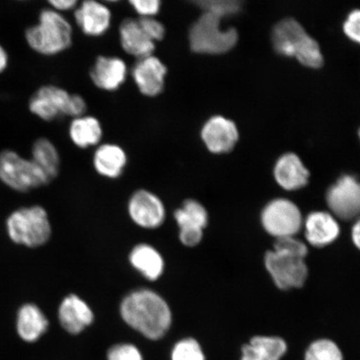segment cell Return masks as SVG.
Masks as SVG:
<instances>
[{
  "label": "cell",
  "instance_id": "obj_1",
  "mask_svg": "<svg viewBox=\"0 0 360 360\" xmlns=\"http://www.w3.org/2000/svg\"><path fill=\"white\" fill-rule=\"evenodd\" d=\"M123 321L146 339L159 340L172 326V312L163 297L148 289L126 295L120 304Z\"/></svg>",
  "mask_w": 360,
  "mask_h": 360
},
{
  "label": "cell",
  "instance_id": "obj_2",
  "mask_svg": "<svg viewBox=\"0 0 360 360\" xmlns=\"http://www.w3.org/2000/svg\"><path fill=\"white\" fill-rule=\"evenodd\" d=\"M26 44L37 55H60L73 44V28L69 20L51 7L40 11L37 22L25 30Z\"/></svg>",
  "mask_w": 360,
  "mask_h": 360
},
{
  "label": "cell",
  "instance_id": "obj_3",
  "mask_svg": "<svg viewBox=\"0 0 360 360\" xmlns=\"http://www.w3.org/2000/svg\"><path fill=\"white\" fill-rule=\"evenodd\" d=\"M0 181L13 191L28 193L48 186L51 180L30 158L4 148L0 150Z\"/></svg>",
  "mask_w": 360,
  "mask_h": 360
},
{
  "label": "cell",
  "instance_id": "obj_4",
  "mask_svg": "<svg viewBox=\"0 0 360 360\" xmlns=\"http://www.w3.org/2000/svg\"><path fill=\"white\" fill-rule=\"evenodd\" d=\"M220 20L211 13H202L193 22L188 36L192 52L200 55H221L236 46L238 38L236 30H223Z\"/></svg>",
  "mask_w": 360,
  "mask_h": 360
},
{
  "label": "cell",
  "instance_id": "obj_5",
  "mask_svg": "<svg viewBox=\"0 0 360 360\" xmlns=\"http://www.w3.org/2000/svg\"><path fill=\"white\" fill-rule=\"evenodd\" d=\"M6 224L13 243L33 249L46 244L52 235L46 210L39 205L15 210L8 216Z\"/></svg>",
  "mask_w": 360,
  "mask_h": 360
},
{
  "label": "cell",
  "instance_id": "obj_6",
  "mask_svg": "<svg viewBox=\"0 0 360 360\" xmlns=\"http://www.w3.org/2000/svg\"><path fill=\"white\" fill-rule=\"evenodd\" d=\"M261 223L265 231L276 238L295 236L304 224L298 206L285 199L269 202L261 214Z\"/></svg>",
  "mask_w": 360,
  "mask_h": 360
},
{
  "label": "cell",
  "instance_id": "obj_7",
  "mask_svg": "<svg viewBox=\"0 0 360 360\" xmlns=\"http://www.w3.org/2000/svg\"><path fill=\"white\" fill-rule=\"evenodd\" d=\"M72 94L55 84H44L31 94L27 103L30 114L44 122L68 115Z\"/></svg>",
  "mask_w": 360,
  "mask_h": 360
},
{
  "label": "cell",
  "instance_id": "obj_8",
  "mask_svg": "<svg viewBox=\"0 0 360 360\" xmlns=\"http://www.w3.org/2000/svg\"><path fill=\"white\" fill-rule=\"evenodd\" d=\"M264 264L278 289L301 288L307 280L308 267L304 259L273 250L265 255Z\"/></svg>",
  "mask_w": 360,
  "mask_h": 360
},
{
  "label": "cell",
  "instance_id": "obj_9",
  "mask_svg": "<svg viewBox=\"0 0 360 360\" xmlns=\"http://www.w3.org/2000/svg\"><path fill=\"white\" fill-rule=\"evenodd\" d=\"M326 202L333 215L342 220H352L360 216V182L345 174L328 188Z\"/></svg>",
  "mask_w": 360,
  "mask_h": 360
},
{
  "label": "cell",
  "instance_id": "obj_10",
  "mask_svg": "<svg viewBox=\"0 0 360 360\" xmlns=\"http://www.w3.org/2000/svg\"><path fill=\"white\" fill-rule=\"evenodd\" d=\"M174 216L179 229L180 242L187 247L199 245L209 222V214L204 205L195 200H186L175 210Z\"/></svg>",
  "mask_w": 360,
  "mask_h": 360
},
{
  "label": "cell",
  "instance_id": "obj_11",
  "mask_svg": "<svg viewBox=\"0 0 360 360\" xmlns=\"http://www.w3.org/2000/svg\"><path fill=\"white\" fill-rule=\"evenodd\" d=\"M130 218L141 228L154 229L165 222L163 202L155 193L146 190L134 192L128 204Z\"/></svg>",
  "mask_w": 360,
  "mask_h": 360
},
{
  "label": "cell",
  "instance_id": "obj_12",
  "mask_svg": "<svg viewBox=\"0 0 360 360\" xmlns=\"http://www.w3.org/2000/svg\"><path fill=\"white\" fill-rule=\"evenodd\" d=\"M200 135L209 151L217 155L231 152L238 139L236 124L220 115L211 117L207 120L202 125Z\"/></svg>",
  "mask_w": 360,
  "mask_h": 360
},
{
  "label": "cell",
  "instance_id": "obj_13",
  "mask_svg": "<svg viewBox=\"0 0 360 360\" xmlns=\"http://www.w3.org/2000/svg\"><path fill=\"white\" fill-rule=\"evenodd\" d=\"M167 72L163 62L152 55L135 63L132 76L139 92L147 97H156L163 92Z\"/></svg>",
  "mask_w": 360,
  "mask_h": 360
},
{
  "label": "cell",
  "instance_id": "obj_14",
  "mask_svg": "<svg viewBox=\"0 0 360 360\" xmlns=\"http://www.w3.org/2000/svg\"><path fill=\"white\" fill-rule=\"evenodd\" d=\"M58 316L62 328L73 335L81 334L94 321V314L89 304L73 294L62 300Z\"/></svg>",
  "mask_w": 360,
  "mask_h": 360
},
{
  "label": "cell",
  "instance_id": "obj_15",
  "mask_svg": "<svg viewBox=\"0 0 360 360\" xmlns=\"http://www.w3.org/2000/svg\"><path fill=\"white\" fill-rule=\"evenodd\" d=\"M75 18L76 24L84 34L98 37L109 30L111 12L105 4L86 0L75 8Z\"/></svg>",
  "mask_w": 360,
  "mask_h": 360
},
{
  "label": "cell",
  "instance_id": "obj_16",
  "mask_svg": "<svg viewBox=\"0 0 360 360\" xmlns=\"http://www.w3.org/2000/svg\"><path fill=\"white\" fill-rule=\"evenodd\" d=\"M127 66L118 57L100 56L90 71V78L98 89L115 91L124 83Z\"/></svg>",
  "mask_w": 360,
  "mask_h": 360
},
{
  "label": "cell",
  "instance_id": "obj_17",
  "mask_svg": "<svg viewBox=\"0 0 360 360\" xmlns=\"http://www.w3.org/2000/svg\"><path fill=\"white\" fill-rule=\"evenodd\" d=\"M305 238L310 245L322 248L340 236V228L335 216L323 211L310 213L304 221Z\"/></svg>",
  "mask_w": 360,
  "mask_h": 360
},
{
  "label": "cell",
  "instance_id": "obj_18",
  "mask_svg": "<svg viewBox=\"0 0 360 360\" xmlns=\"http://www.w3.org/2000/svg\"><path fill=\"white\" fill-rule=\"evenodd\" d=\"M308 35L298 21L294 19L281 20L273 30L274 48L281 56L295 57Z\"/></svg>",
  "mask_w": 360,
  "mask_h": 360
},
{
  "label": "cell",
  "instance_id": "obj_19",
  "mask_svg": "<svg viewBox=\"0 0 360 360\" xmlns=\"http://www.w3.org/2000/svg\"><path fill=\"white\" fill-rule=\"evenodd\" d=\"M278 186L285 191H297L308 184L309 172L295 154L283 155L276 162L274 170Z\"/></svg>",
  "mask_w": 360,
  "mask_h": 360
},
{
  "label": "cell",
  "instance_id": "obj_20",
  "mask_svg": "<svg viewBox=\"0 0 360 360\" xmlns=\"http://www.w3.org/2000/svg\"><path fill=\"white\" fill-rule=\"evenodd\" d=\"M287 352V342L283 338L256 335L242 346L240 360H282Z\"/></svg>",
  "mask_w": 360,
  "mask_h": 360
},
{
  "label": "cell",
  "instance_id": "obj_21",
  "mask_svg": "<svg viewBox=\"0 0 360 360\" xmlns=\"http://www.w3.org/2000/svg\"><path fill=\"white\" fill-rule=\"evenodd\" d=\"M49 326V319L38 305L25 304L17 313V333L27 343L39 340L47 332Z\"/></svg>",
  "mask_w": 360,
  "mask_h": 360
},
{
  "label": "cell",
  "instance_id": "obj_22",
  "mask_svg": "<svg viewBox=\"0 0 360 360\" xmlns=\"http://www.w3.org/2000/svg\"><path fill=\"white\" fill-rule=\"evenodd\" d=\"M120 39L124 51L138 60L152 56L155 51V42L148 37L137 20L126 19L121 22Z\"/></svg>",
  "mask_w": 360,
  "mask_h": 360
},
{
  "label": "cell",
  "instance_id": "obj_23",
  "mask_svg": "<svg viewBox=\"0 0 360 360\" xmlns=\"http://www.w3.org/2000/svg\"><path fill=\"white\" fill-rule=\"evenodd\" d=\"M94 166L98 174L109 179H117L123 174L128 158L125 151L114 143H105L94 153Z\"/></svg>",
  "mask_w": 360,
  "mask_h": 360
},
{
  "label": "cell",
  "instance_id": "obj_24",
  "mask_svg": "<svg viewBox=\"0 0 360 360\" xmlns=\"http://www.w3.org/2000/svg\"><path fill=\"white\" fill-rule=\"evenodd\" d=\"M129 262L143 277L150 281L159 280L165 269V261L155 248L139 244L133 248Z\"/></svg>",
  "mask_w": 360,
  "mask_h": 360
},
{
  "label": "cell",
  "instance_id": "obj_25",
  "mask_svg": "<svg viewBox=\"0 0 360 360\" xmlns=\"http://www.w3.org/2000/svg\"><path fill=\"white\" fill-rule=\"evenodd\" d=\"M30 159L42 169L51 182L60 173V153L47 137L40 136L34 139L30 148Z\"/></svg>",
  "mask_w": 360,
  "mask_h": 360
},
{
  "label": "cell",
  "instance_id": "obj_26",
  "mask_svg": "<svg viewBox=\"0 0 360 360\" xmlns=\"http://www.w3.org/2000/svg\"><path fill=\"white\" fill-rule=\"evenodd\" d=\"M69 134L75 146L87 148L100 143L103 130L100 121L94 117L84 115L71 121Z\"/></svg>",
  "mask_w": 360,
  "mask_h": 360
},
{
  "label": "cell",
  "instance_id": "obj_27",
  "mask_svg": "<svg viewBox=\"0 0 360 360\" xmlns=\"http://www.w3.org/2000/svg\"><path fill=\"white\" fill-rule=\"evenodd\" d=\"M304 360H345L343 351L334 340L319 339L306 349Z\"/></svg>",
  "mask_w": 360,
  "mask_h": 360
},
{
  "label": "cell",
  "instance_id": "obj_28",
  "mask_svg": "<svg viewBox=\"0 0 360 360\" xmlns=\"http://www.w3.org/2000/svg\"><path fill=\"white\" fill-rule=\"evenodd\" d=\"M171 360H206L200 344L193 338L180 340L170 353Z\"/></svg>",
  "mask_w": 360,
  "mask_h": 360
},
{
  "label": "cell",
  "instance_id": "obj_29",
  "mask_svg": "<svg viewBox=\"0 0 360 360\" xmlns=\"http://www.w3.org/2000/svg\"><path fill=\"white\" fill-rule=\"evenodd\" d=\"M195 4L204 13H211L219 19L235 15L241 8V2L236 0H201Z\"/></svg>",
  "mask_w": 360,
  "mask_h": 360
},
{
  "label": "cell",
  "instance_id": "obj_30",
  "mask_svg": "<svg viewBox=\"0 0 360 360\" xmlns=\"http://www.w3.org/2000/svg\"><path fill=\"white\" fill-rule=\"evenodd\" d=\"M295 58L301 64L313 69L321 68L323 63V58L318 43L309 35L296 53Z\"/></svg>",
  "mask_w": 360,
  "mask_h": 360
},
{
  "label": "cell",
  "instance_id": "obj_31",
  "mask_svg": "<svg viewBox=\"0 0 360 360\" xmlns=\"http://www.w3.org/2000/svg\"><path fill=\"white\" fill-rule=\"evenodd\" d=\"M274 251L304 259L308 255V247L295 236L283 237L276 238L274 245Z\"/></svg>",
  "mask_w": 360,
  "mask_h": 360
},
{
  "label": "cell",
  "instance_id": "obj_32",
  "mask_svg": "<svg viewBox=\"0 0 360 360\" xmlns=\"http://www.w3.org/2000/svg\"><path fill=\"white\" fill-rule=\"evenodd\" d=\"M107 360H143L141 351L133 344L120 343L108 350Z\"/></svg>",
  "mask_w": 360,
  "mask_h": 360
},
{
  "label": "cell",
  "instance_id": "obj_33",
  "mask_svg": "<svg viewBox=\"0 0 360 360\" xmlns=\"http://www.w3.org/2000/svg\"><path fill=\"white\" fill-rule=\"evenodd\" d=\"M139 25L152 41H160L165 38L166 30L161 22L154 19V17L141 18L138 20Z\"/></svg>",
  "mask_w": 360,
  "mask_h": 360
},
{
  "label": "cell",
  "instance_id": "obj_34",
  "mask_svg": "<svg viewBox=\"0 0 360 360\" xmlns=\"http://www.w3.org/2000/svg\"><path fill=\"white\" fill-rule=\"evenodd\" d=\"M129 3L141 18L154 17L161 7L159 0H132Z\"/></svg>",
  "mask_w": 360,
  "mask_h": 360
},
{
  "label": "cell",
  "instance_id": "obj_35",
  "mask_svg": "<svg viewBox=\"0 0 360 360\" xmlns=\"http://www.w3.org/2000/svg\"><path fill=\"white\" fill-rule=\"evenodd\" d=\"M344 31L351 40L360 44V10L349 13L344 24Z\"/></svg>",
  "mask_w": 360,
  "mask_h": 360
},
{
  "label": "cell",
  "instance_id": "obj_36",
  "mask_svg": "<svg viewBox=\"0 0 360 360\" xmlns=\"http://www.w3.org/2000/svg\"><path fill=\"white\" fill-rule=\"evenodd\" d=\"M49 7L58 13L75 10L78 7L79 2L76 0H49Z\"/></svg>",
  "mask_w": 360,
  "mask_h": 360
},
{
  "label": "cell",
  "instance_id": "obj_37",
  "mask_svg": "<svg viewBox=\"0 0 360 360\" xmlns=\"http://www.w3.org/2000/svg\"><path fill=\"white\" fill-rule=\"evenodd\" d=\"M10 65V55L2 44H0V75H2L8 69Z\"/></svg>",
  "mask_w": 360,
  "mask_h": 360
},
{
  "label": "cell",
  "instance_id": "obj_38",
  "mask_svg": "<svg viewBox=\"0 0 360 360\" xmlns=\"http://www.w3.org/2000/svg\"><path fill=\"white\" fill-rule=\"evenodd\" d=\"M351 236H352V240L354 245L360 250V218L354 223Z\"/></svg>",
  "mask_w": 360,
  "mask_h": 360
},
{
  "label": "cell",
  "instance_id": "obj_39",
  "mask_svg": "<svg viewBox=\"0 0 360 360\" xmlns=\"http://www.w3.org/2000/svg\"><path fill=\"white\" fill-rule=\"evenodd\" d=\"M359 138H360V130H359Z\"/></svg>",
  "mask_w": 360,
  "mask_h": 360
}]
</instances>
